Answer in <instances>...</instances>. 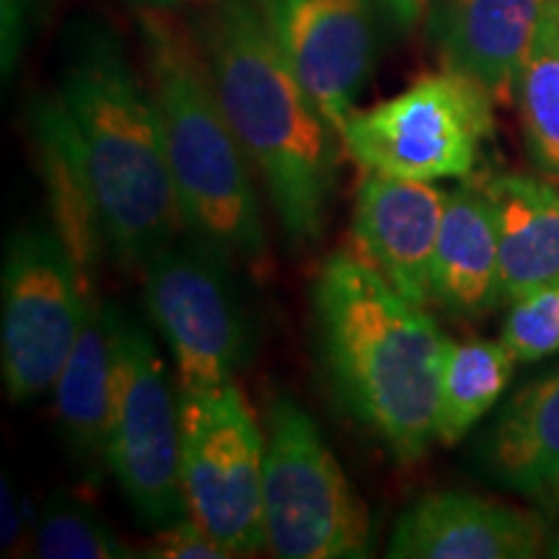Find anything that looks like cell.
Returning <instances> with one entry per match:
<instances>
[{"mask_svg": "<svg viewBox=\"0 0 559 559\" xmlns=\"http://www.w3.org/2000/svg\"><path fill=\"white\" fill-rule=\"evenodd\" d=\"M34 557L45 559H132L138 551L94 510L55 495L34 531Z\"/></svg>", "mask_w": 559, "mask_h": 559, "instance_id": "obj_22", "label": "cell"}, {"mask_svg": "<svg viewBox=\"0 0 559 559\" xmlns=\"http://www.w3.org/2000/svg\"><path fill=\"white\" fill-rule=\"evenodd\" d=\"M449 192L432 181L366 171L355 192L353 251L417 306L430 304V270Z\"/></svg>", "mask_w": 559, "mask_h": 559, "instance_id": "obj_12", "label": "cell"}, {"mask_svg": "<svg viewBox=\"0 0 559 559\" xmlns=\"http://www.w3.org/2000/svg\"><path fill=\"white\" fill-rule=\"evenodd\" d=\"M143 557L156 559H234L221 539H215L205 526H200L192 515H181L169 526L156 528V536L148 544Z\"/></svg>", "mask_w": 559, "mask_h": 559, "instance_id": "obj_24", "label": "cell"}, {"mask_svg": "<svg viewBox=\"0 0 559 559\" xmlns=\"http://www.w3.org/2000/svg\"><path fill=\"white\" fill-rule=\"evenodd\" d=\"M280 52L330 128H345L379 55L370 0H257Z\"/></svg>", "mask_w": 559, "mask_h": 559, "instance_id": "obj_11", "label": "cell"}, {"mask_svg": "<svg viewBox=\"0 0 559 559\" xmlns=\"http://www.w3.org/2000/svg\"><path fill=\"white\" fill-rule=\"evenodd\" d=\"M111 347L104 300L94 306L73 353L55 381V425L70 464L86 485L109 472Z\"/></svg>", "mask_w": 559, "mask_h": 559, "instance_id": "obj_16", "label": "cell"}, {"mask_svg": "<svg viewBox=\"0 0 559 559\" xmlns=\"http://www.w3.org/2000/svg\"><path fill=\"white\" fill-rule=\"evenodd\" d=\"M37 11V0H3V34H0V58H3V75L9 79L24 52L29 26Z\"/></svg>", "mask_w": 559, "mask_h": 559, "instance_id": "obj_25", "label": "cell"}, {"mask_svg": "<svg viewBox=\"0 0 559 559\" xmlns=\"http://www.w3.org/2000/svg\"><path fill=\"white\" fill-rule=\"evenodd\" d=\"M194 32L223 115L280 226L309 247L330 215L340 135L300 86L257 0H207Z\"/></svg>", "mask_w": 559, "mask_h": 559, "instance_id": "obj_2", "label": "cell"}, {"mask_svg": "<svg viewBox=\"0 0 559 559\" xmlns=\"http://www.w3.org/2000/svg\"><path fill=\"white\" fill-rule=\"evenodd\" d=\"M140 9H158V11H177L192 3H207V0H135Z\"/></svg>", "mask_w": 559, "mask_h": 559, "instance_id": "obj_28", "label": "cell"}, {"mask_svg": "<svg viewBox=\"0 0 559 559\" xmlns=\"http://www.w3.org/2000/svg\"><path fill=\"white\" fill-rule=\"evenodd\" d=\"M138 26L187 234L262 275L270 243L254 169L223 115L198 32L158 9H140Z\"/></svg>", "mask_w": 559, "mask_h": 559, "instance_id": "obj_4", "label": "cell"}, {"mask_svg": "<svg viewBox=\"0 0 559 559\" xmlns=\"http://www.w3.org/2000/svg\"><path fill=\"white\" fill-rule=\"evenodd\" d=\"M500 342L519 362L559 353V285L531 290L510 306Z\"/></svg>", "mask_w": 559, "mask_h": 559, "instance_id": "obj_23", "label": "cell"}, {"mask_svg": "<svg viewBox=\"0 0 559 559\" xmlns=\"http://www.w3.org/2000/svg\"><path fill=\"white\" fill-rule=\"evenodd\" d=\"M55 94L79 140L109 257L145 267L187 230L151 86L115 32L86 24L73 32Z\"/></svg>", "mask_w": 559, "mask_h": 559, "instance_id": "obj_3", "label": "cell"}, {"mask_svg": "<svg viewBox=\"0 0 559 559\" xmlns=\"http://www.w3.org/2000/svg\"><path fill=\"white\" fill-rule=\"evenodd\" d=\"M515 362L500 340H449L438 386L436 440L440 445L453 449L469 436L506 394Z\"/></svg>", "mask_w": 559, "mask_h": 559, "instance_id": "obj_20", "label": "cell"}, {"mask_svg": "<svg viewBox=\"0 0 559 559\" xmlns=\"http://www.w3.org/2000/svg\"><path fill=\"white\" fill-rule=\"evenodd\" d=\"M502 300L495 207L485 187L449 190L430 270V304L451 317H481Z\"/></svg>", "mask_w": 559, "mask_h": 559, "instance_id": "obj_15", "label": "cell"}, {"mask_svg": "<svg viewBox=\"0 0 559 559\" xmlns=\"http://www.w3.org/2000/svg\"><path fill=\"white\" fill-rule=\"evenodd\" d=\"M264 531L280 559H362L373 555L368 502L347 479L319 425L285 391L264 412Z\"/></svg>", "mask_w": 559, "mask_h": 559, "instance_id": "obj_5", "label": "cell"}, {"mask_svg": "<svg viewBox=\"0 0 559 559\" xmlns=\"http://www.w3.org/2000/svg\"><path fill=\"white\" fill-rule=\"evenodd\" d=\"M223 251L200 236H177L145 264V306L169 347L177 386L218 389L251 355V326Z\"/></svg>", "mask_w": 559, "mask_h": 559, "instance_id": "obj_10", "label": "cell"}, {"mask_svg": "<svg viewBox=\"0 0 559 559\" xmlns=\"http://www.w3.org/2000/svg\"><path fill=\"white\" fill-rule=\"evenodd\" d=\"M551 519H555V526H551V536H549V555L551 557H559V489L555 495V500H551Z\"/></svg>", "mask_w": 559, "mask_h": 559, "instance_id": "obj_29", "label": "cell"}, {"mask_svg": "<svg viewBox=\"0 0 559 559\" xmlns=\"http://www.w3.org/2000/svg\"><path fill=\"white\" fill-rule=\"evenodd\" d=\"M430 3L432 0H383V5H386V11L391 13V19H394L400 26H404V29H412V26L428 13Z\"/></svg>", "mask_w": 559, "mask_h": 559, "instance_id": "obj_27", "label": "cell"}, {"mask_svg": "<svg viewBox=\"0 0 559 559\" xmlns=\"http://www.w3.org/2000/svg\"><path fill=\"white\" fill-rule=\"evenodd\" d=\"M264 449V425L236 381L181 394V495L187 515L226 544L234 557H254L267 549Z\"/></svg>", "mask_w": 559, "mask_h": 559, "instance_id": "obj_8", "label": "cell"}, {"mask_svg": "<svg viewBox=\"0 0 559 559\" xmlns=\"http://www.w3.org/2000/svg\"><path fill=\"white\" fill-rule=\"evenodd\" d=\"M485 192L498 226L502 298L559 285V192L528 174H498Z\"/></svg>", "mask_w": 559, "mask_h": 559, "instance_id": "obj_18", "label": "cell"}, {"mask_svg": "<svg viewBox=\"0 0 559 559\" xmlns=\"http://www.w3.org/2000/svg\"><path fill=\"white\" fill-rule=\"evenodd\" d=\"M492 104L477 83L443 70L386 102L355 109L340 140L362 171L419 181L464 179L495 130Z\"/></svg>", "mask_w": 559, "mask_h": 559, "instance_id": "obj_7", "label": "cell"}, {"mask_svg": "<svg viewBox=\"0 0 559 559\" xmlns=\"http://www.w3.org/2000/svg\"><path fill=\"white\" fill-rule=\"evenodd\" d=\"M523 135L534 164L559 177V0L544 13L515 83Z\"/></svg>", "mask_w": 559, "mask_h": 559, "instance_id": "obj_21", "label": "cell"}, {"mask_svg": "<svg viewBox=\"0 0 559 559\" xmlns=\"http://www.w3.org/2000/svg\"><path fill=\"white\" fill-rule=\"evenodd\" d=\"M99 298L88 290L79 264L45 226H21L3 257V324L0 358L3 389L13 404L55 389Z\"/></svg>", "mask_w": 559, "mask_h": 559, "instance_id": "obj_9", "label": "cell"}, {"mask_svg": "<svg viewBox=\"0 0 559 559\" xmlns=\"http://www.w3.org/2000/svg\"><path fill=\"white\" fill-rule=\"evenodd\" d=\"M321 362L342 407L400 464L436 440L440 368L449 337L353 249L334 251L313 277Z\"/></svg>", "mask_w": 559, "mask_h": 559, "instance_id": "obj_1", "label": "cell"}, {"mask_svg": "<svg viewBox=\"0 0 559 559\" xmlns=\"http://www.w3.org/2000/svg\"><path fill=\"white\" fill-rule=\"evenodd\" d=\"M481 453L502 487L551 506L559 489V368L506 404Z\"/></svg>", "mask_w": 559, "mask_h": 559, "instance_id": "obj_19", "label": "cell"}, {"mask_svg": "<svg viewBox=\"0 0 559 559\" xmlns=\"http://www.w3.org/2000/svg\"><path fill=\"white\" fill-rule=\"evenodd\" d=\"M24 531V506H21L16 489L9 481V474H3V549H16Z\"/></svg>", "mask_w": 559, "mask_h": 559, "instance_id": "obj_26", "label": "cell"}, {"mask_svg": "<svg viewBox=\"0 0 559 559\" xmlns=\"http://www.w3.org/2000/svg\"><path fill=\"white\" fill-rule=\"evenodd\" d=\"M547 523L531 510L481 495L428 492L396 519L391 559H534L547 549Z\"/></svg>", "mask_w": 559, "mask_h": 559, "instance_id": "obj_13", "label": "cell"}, {"mask_svg": "<svg viewBox=\"0 0 559 559\" xmlns=\"http://www.w3.org/2000/svg\"><path fill=\"white\" fill-rule=\"evenodd\" d=\"M111 347L109 472L153 528L187 515L181 495V394L148 326L104 300Z\"/></svg>", "mask_w": 559, "mask_h": 559, "instance_id": "obj_6", "label": "cell"}, {"mask_svg": "<svg viewBox=\"0 0 559 559\" xmlns=\"http://www.w3.org/2000/svg\"><path fill=\"white\" fill-rule=\"evenodd\" d=\"M29 128L50 194L52 228L66 241L88 290L96 296V264L102 249H107V241L79 140L58 94L32 102Z\"/></svg>", "mask_w": 559, "mask_h": 559, "instance_id": "obj_17", "label": "cell"}, {"mask_svg": "<svg viewBox=\"0 0 559 559\" xmlns=\"http://www.w3.org/2000/svg\"><path fill=\"white\" fill-rule=\"evenodd\" d=\"M551 0H436L428 29L443 70L464 75L495 104L515 99L523 60Z\"/></svg>", "mask_w": 559, "mask_h": 559, "instance_id": "obj_14", "label": "cell"}]
</instances>
